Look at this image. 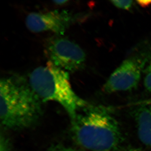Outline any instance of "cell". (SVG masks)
Masks as SVG:
<instances>
[{
  "mask_svg": "<svg viewBox=\"0 0 151 151\" xmlns=\"http://www.w3.org/2000/svg\"><path fill=\"white\" fill-rule=\"evenodd\" d=\"M78 113L72 122L76 140L89 151H116L124 141L119 122L102 108L90 107Z\"/></svg>",
  "mask_w": 151,
  "mask_h": 151,
  "instance_id": "1",
  "label": "cell"
},
{
  "mask_svg": "<svg viewBox=\"0 0 151 151\" xmlns=\"http://www.w3.org/2000/svg\"><path fill=\"white\" fill-rule=\"evenodd\" d=\"M41 100L19 77L1 78L0 119L4 128L22 129L32 126L40 116Z\"/></svg>",
  "mask_w": 151,
  "mask_h": 151,
  "instance_id": "2",
  "label": "cell"
},
{
  "mask_svg": "<svg viewBox=\"0 0 151 151\" xmlns=\"http://www.w3.org/2000/svg\"><path fill=\"white\" fill-rule=\"evenodd\" d=\"M29 78L30 87L37 97L44 102L52 101L61 105L72 122L88 107L87 102L73 91L68 73L50 61L35 69Z\"/></svg>",
  "mask_w": 151,
  "mask_h": 151,
  "instance_id": "3",
  "label": "cell"
},
{
  "mask_svg": "<svg viewBox=\"0 0 151 151\" xmlns=\"http://www.w3.org/2000/svg\"><path fill=\"white\" fill-rule=\"evenodd\" d=\"M45 51L49 61L65 70H79L86 60L85 53L78 45L60 36L48 41Z\"/></svg>",
  "mask_w": 151,
  "mask_h": 151,
  "instance_id": "4",
  "label": "cell"
},
{
  "mask_svg": "<svg viewBox=\"0 0 151 151\" xmlns=\"http://www.w3.org/2000/svg\"><path fill=\"white\" fill-rule=\"evenodd\" d=\"M147 58L134 56L127 58L112 73L103 86L107 93L131 91L137 87Z\"/></svg>",
  "mask_w": 151,
  "mask_h": 151,
  "instance_id": "5",
  "label": "cell"
},
{
  "mask_svg": "<svg viewBox=\"0 0 151 151\" xmlns=\"http://www.w3.org/2000/svg\"><path fill=\"white\" fill-rule=\"evenodd\" d=\"M74 20V17L67 11L54 10L30 13L26 19V24L28 29L33 32L50 31L60 36Z\"/></svg>",
  "mask_w": 151,
  "mask_h": 151,
  "instance_id": "6",
  "label": "cell"
},
{
  "mask_svg": "<svg viewBox=\"0 0 151 151\" xmlns=\"http://www.w3.org/2000/svg\"><path fill=\"white\" fill-rule=\"evenodd\" d=\"M134 117L139 139L145 145L151 147V104L138 108Z\"/></svg>",
  "mask_w": 151,
  "mask_h": 151,
  "instance_id": "7",
  "label": "cell"
},
{
  "mask_svg": "<svg viewBox=\"0 0 151 151\" xmlns=\"http://www.w3.org/2000/svg\"><path fill=\"white\" fill-rule=\"evenodd\" d=\"M144 85L148 92L151 93V60L145 71Z\"/></svg>",
  "mask_w": 151,
  "mask_h": 151,
  "instance_id": "8",
  "label": "cell"
},
{
  "mask_svg": "<svg viewBox=\"0 0 151 151\" xmlns=\"http://www.w3.org/2000/svg\"><path fill=\"white\" fill-rule=\"evenodd\" d=\"M111 2L116 7L127 10H129L133 5L132 1H112Z\"/></svg>",
  "mask_w": 151,
  "mask_h": 151,
  "instance_id": "9",
  "label": "cell"
},
{
  "mask_svg": "<svg viewBox=\"0 0 151 151\" xmlns=\"http://www.w3.org/2000/svg\"><path fill=\"white\" fill-rule=\"evenodd\" d=\"M49 151H76L71 148L65 147H56L51 149Z\"/></svg>",
  "mask_w": 151,
  "mask_h": 151,
  "instance_id": "10",
  "label": "cell"
},
{
  "mask_svg": "<svg viewBox=\"0 0 151 151\" xmlns=\"http://www.w3.org/2000/svg\"><path fill=\"white\" fill-rule=\"evenodd\" d=\"M138 4L139 5L143 7L149 6L151 5V1H143V0H139L137 1Z\"/></svg>",
  "mask_w": 151,
  "mask_h": 151,
  "instance_id": "11",
  "label": "cell"
},
{
  "mask_svg": "<svg viewBox=\"0 0 151 151\" xmlns=\"http://www.w3.org/2000/svg\"><path fill=\"white\" fill-rule=\"evenodd\" d=\"M122 151H143L142 150H141V149L137 148L130 147V148H127L124 149V150H122Z\"/></svg>",
  "mask_w": 151,
  "mask_h": 151,
  "instance_id": "12",
  "label": "cell"
},
{
  "mask_svg": "<svg viewBox=\"0 0 151 151\" xmlns=\"http://www.w3.org/2000/svg\"><path fill=\"white\" fill-rule=\"evenodd\" d=\"M67 1H55L54 2L57 4L61 5L65 4Z\"/></svg>",
  "mask_w": 151,
  "mask_h": 151,
  "instance_id": "13",
  "label": "cell"
}]
</instances>
